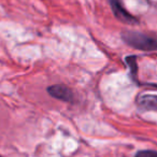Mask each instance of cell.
Returning <instances> with one entry per match:
<instances>
[{"label":"cell","instance_id":"obj_5","mask_svg":"<svg viewBox=\"0 0 157 157\" xmlns=\"http://www.w3.org/2000/svg\"><path fill=\"white\" fill-rule=\"evenodd\" d=\"M126 63L128 65V67L130 68V73H131V76H132V80L135 82H138V65H137V57L136 56H129V57H126Z\"/></svg>","mask_w":157,"mask_h":157},{"label":"cell","instance_id":"obj_6","mask_svg":"<svg viewBox=\"0 0 157 157\" xmlns=\"http://www.w3.org/2000/svg\"><path fill=\"white\" fill-rule=\"evenodd\" d=\"M136 157H157V152H155V151H151V150L140 151V152L137 153Z\"/></svg>","mask_w":157,"mask_h":157},{"label":"cell","instance_id":"obj_4","mask_svg":"<svg viewBox=\"0 0 157 157\" xmlns=\"http://www.w3.org/2000/svg\"><path fill=\"white\" fill-rule=\"evenodd\" d=\"M139 105L145 110H157V96L146 95L139 100Z\"/></svg>","mask_w":157,"mask_h":157},{"label":"cell","instance_id":"obj_3","mask_svg":"<svg viewBox=\"0 0 157 157\" xmlns=\"http://www.w3.org/2000/svg\"><path fill=\"white\" fill-rule=\"evenodd\" d=\"M48 93L52 97L59 100L66 101V102H71L73 100V93L69 87L63 84H58V85H52L48 87Z\"/></svg>","mask_w":157,"mask_h":157},{"label":"cell","instance_id":"obj_1","mask_svg":"<svg viewBox=\"0 0 157 157\" xmlns=\"http://www.w3.org/2000/svg\"><path fill=\"white\" fill-rule=\"evenodd\" d=\"M122 39L126 44L140 51H157V33H144L126 30L122 33Z\"/></svg>","mask_w":157,"mask_h":157},{"label":"cell","instance_id":"obj_2","mask_svg":"<svg viewBox=\"0 0 157 157\" xmlns=\"http://www.w3.org/2000/svg\"><path fill=\"white\" fill-rule=\"evenodd\" d=\"M109 1H110L112 12H113L114 16H115L118 21L125 23V24H129V25H136L139 23V20H138L137 17L131 15V14L125 9L124 6L122 5V1H121V0H109Z\"/></svg>","mask_w":157,"mask_h":157},{"label":"cell","instance_id":"obj_7","mask_svg":"<svg viewBox=\"0 0 157 157\" xmlns=\"http://www.w3.org/2000/svg\"><path fill=\"white\" fill-rule=\"evenodd\" d=\"M0 157H1V156H0Z\"/></svg>","mask_w":157,"mask_h":157}]
</instances>
